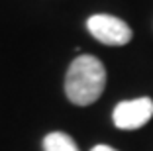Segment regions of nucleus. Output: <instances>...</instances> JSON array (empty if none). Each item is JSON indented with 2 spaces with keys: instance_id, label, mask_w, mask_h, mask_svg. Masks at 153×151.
Instances as JSON below:
<instances>
[{
  "instance_id": "obj_3",
  "label": "nucleus",
  "mask_w": 153,
  "mask_h": 151,
  "mask_svg": "<svg viewBox=\"0 0 153 151\" xmlns=\"http://www.w3.org/2000/svg\"><path fill=\"white\" fill-rule=\"evenodd\" d=\"M153 116V100L147 96L120 102L112 112L114 126L118 129H137L143 128Z\"/></svg>"
},
{
  "instance_id": "obj_2",
  "label": "nucleus",
  "mask_w": 153,
  "mask_h": 151,
  "mask_svg": "<svg viewBox=\"0 0 153 151\" xmlns=\"http://www.w3.org/2000/svg\"><path fill=\"white\" fill-rule=\"evenodd\" d=\"M86 28L104 45H126L131 39V28L124 20L108 16V14L90 16L86 20Z\"/></svg>"
},
{
  "instance_id": "obj_4",
  "label": "nucleus",
  "mask_w": 153,
  "mask_h": 151,
  "mask_svg": "<svg viewBox=\"0 0 153 151\" xmlns=\"http://www.w3.org/2000/svg\"><path fill=\"white\" fill-rule=\"evenodd\" d=\"M43 151H79L75 139L63 132H51L43 138Z\"/></svg>"
},
{
  "instance_id": "obj_1",
  "label": "nucleus",
  "mask_w": 153,
  "mask_h": 151,
  "mask_svg": "<svg viewBox=\"0 0 153 151\" xmlns=\"http://www.w3.org/2000/svg\"><path fill=\"white\" fill-rule=\"evenodd\" d=\"M106 89V67L94 55H79L65 75V94L76 106L94 104Z\"/></svg>"
},
{
  "instance_id": "obj_5",
  "label": "nucleus",
  "mask_w": 153,
  "mask_h": 151,
  "mask_svg": "<svg viewBox=\"0 0 153 151\" xmlns=\"http://www.w3.org/2000/svg\"><path fill=\"white\" fill-rule=\"evenodd\" d=\"M90 151H118V149H114V147H110V145H104V143H100V145H94Z\"/></svg>"
}]
</instances>
